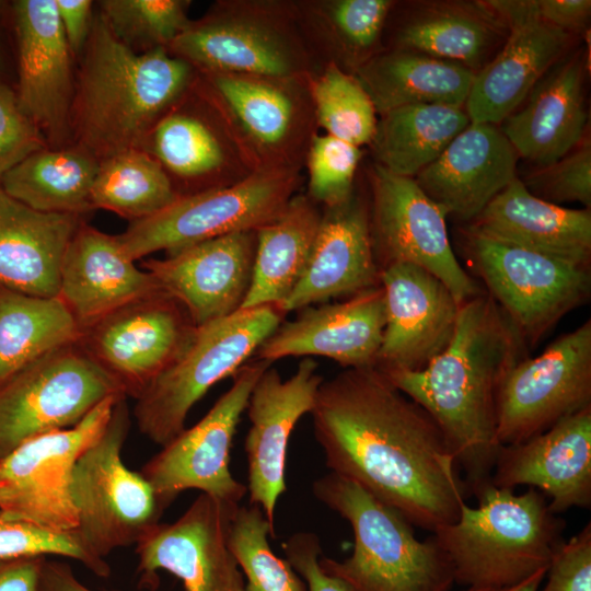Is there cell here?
Segmentation results:
<instances>
[{"instance_id":"obj_1","label":"cell","mask_w":591,"mask_h":591,"mask_svg":"<svg viewBox=\"0 0 591 591\" xmlns=\"http://www.w3.org/2000/svg\"><path fill=\"white\" fill-rule=\"evenodd\" d=\"M310 415L332 473L412 525L433 532L457 519L468 493L442 432L378 368L323 380Z\"/></svg>"},{"instance_id":"obj_2","label":"cell","mask_w":591,"mask_h":591,"mask_svg":"<svg viewBox=\"0 0 591 591\" xmlns=\"http://www.w3.org/2000/svg\"><path fill=\"white\" fill-rule=\"evenodd\" d=\"M520 333L484 291L462 302L448 346L416 371L383 372L436 422L468 495L490 482L501 448L496 401L508 370L526 356Z\"/></svg>"},{"instance_id":"obj_3","label":"cell","mask_w":591,"mask_h":591,"mask_svg":"<svg viewBox=\"0 0 591 591\" xmlns=\"http://www.w3.org/2000/svg\"><path fill=\"white\" fill-rule=\"evenodd\" d=\"M70 114L71 141L100 162L143 150L160 118L190 89L197 71L158 48L138 53L97 12L81 53Z\"/></svg>"},{"instance_id":"obj_4","label":"cell","mask_w":591,"mask_h":591,"mask_svg":"<svg viewBox=\"0 0 591 591\" xmlns=\"http://www.w3.org/2000/svg\"><path fill=\"white\" fill-rule=\"evenodd\" d=\"M464 501L457 519L432 537L451 563L454 580L466 587H509L548 565L565 541V521L547 498L529 487L522 494L490 482Z\"/></svg>"},{"instance_id":"obj_5","label":"cell","mask_w":591,"mask_h":591,"mask_svg":"<svg viewBox=\"0 0 591 591\" xmlns=\"http://www.w3.org/2000/svg\"><path fill=\"white\" fill-rule=\"evenodd\" d=\"M312 493L351 526L352 554L343 561L323 554L318 559L350 591L451 590L455 580L447 555L432 536L418 540L396 510L332 472L313 482Z\"/></svg>"},{"instance_id":"obj_6","label":"cell","mask_w":591,"mask_h":591,"mask_svg":"<svg viewBox=\"0 0 591 591\" xmlns=\"http://www.w3.org/2000/svg\"><path fill=\"white\" fill-rule=\"evenodd\" d=\"M167 51L197 72L268 77L316 72L294 1L217 2L201 19L190 21Z\"/></svg>"},{"instance_id":"obj_7","label":"cell","mask_w":591,"mask_h":591,"mask_svg":"<svg viewBox=\"0 0 591 591\" xmlns=\"http://www.w3.org/2000/svg\"><path fill=\"white\" fill-rule=\"evenodd\" d=\"M275 304L236 312L200 326L177 358L136 398L140 432L163 447L185 429L193 406L247 362L282 323Z\"/></svg>"},{"instance_id":"obj_8","label":"cell","mask_w":591,"mask_h":591,"mask_svg":"<svg viewBox=\"0 0 591 591\" xmlns=\"http://www.w3.org/2000/svg\"><path fill=\"white\" fill-rule=\"evenodd\" d=\"M312 76L197 72V84L254 172L301 171L318 127Z\"/></svg>"},{"instance_id":"obj_9","label":"cell","mask_w":591,"mask_h":591,"mask_svg":"<svg viewBox=\"0 0 591 591\" xmlns=\"http://www.w3.org/2000/svg\"><path fill=\"white\" fill-rule=\"evenodd\" d=\"M130 428L127 396H120L104 431L81 453L72 475L77 532L97 556L136 545L164 512L140 472L126 466L123 447Z\"/></svg>"},{"instance_id":"obj_10","label":"cell","mask_w":591,"mask_h":591,"mask_svg":"<svg viewBox=\"0 0 591 591\" xmlns=\"http://www.w3.org/2000/svg\"><path fill=\"white\" fill-rule=\"evenodd\" d=\"M464 247L487 293L526 347L538 343L590 296V267L493 237L470 225L464 230Z\"/></svg>"},{"instance_id":"obj_11","label":"cell","mask_w":591,"mask_h":591,"mask_svg":"<svg viewBox=\"0 0 591 591\" xmlns=\"http://www.w3.org/2000/svg\"><path fill=\"white\" fill-rule=\"evenodd\" d=\"M301 171L254 172L228 187L179 197L117 235L134 262L169 254L222 235L257 230L276 219L302 184Z\"/></svg>"},{"instance_id":"obj_12","label":"cell","mask_w":591,"mask_h":591,"mask_svg":"<svg viewBox=\"0 0 591 591\" xmlns=\"http://www.w3.org/2000/svg\"><path fill=\"white\" fill-rule=\"evenodd\" d=\"M120 385L77 343L31 362L0 384V460L23 442L70 428Z\"/></svg>"},{"instance_id":"obj_13","label":"cell","mask_w":591,"mask_h":591,"mask_svg":"<svg viewBox=\"0 0 591 591\" xmlns=\"http://www.w3.org/2000/svg\"><path fill=\"white\" fill-rule=\"evenodd\" d=\"M271 364L258 357L245 362L209 412L163 445L142 466L140 473L154 489L164 510L181 493L189 489L228 503H241L247 487L230 471V451L251 392Z\"/></svg>"},{"instance_id":"obj_14","label":"cell","mask_w":591,"mask_h":591,"mask_svg":"<svg viewBox=\"0 0 591 591\" xmlns=\"http://www.w3.org/2000/svg\"><path fill=\"white\" fill-rule=\"evenodd\" d=\"M120 396L106 398L70 428L23 442L0 460V511L10 519L48 529L76 530L78 515L72 498L76 463L104 431Z\"/></svg>"},{"instance_id":"obj_15","label":"cell","mask_w":591,"mask_h":591,"mask_svg":"<svg viewBox=\"0 0 591 591\" xmlns=\"http://www.w3.org/2000/svg\"><path fill=\"white\" fill-rule=\"evenodd\" d=\"M591 406V321L556 338L534 358L515 362L497 393L501 445L536 436Z\"/></svg>"},{"instance_id":"obj_16","label":"cell","mask_w":591,"mask_h":591,"mask_svg":"<svg viewBox=\"0 0 591 591\" xmlns=\"http://www.w3.org/2000/svg\"><path fill=\"white\" fill-rule=\"evenodd\" d=\"M370 183V229L380 270L394 263L421 267L441 280L460 304L483 291L455 257L447 212L415 178L374 163Z\"/></svg>"},{"instance_id":"obj_17","label":"cell","mask_w":591,"mask_h":591,"mask_svg":"<svg viewBox=\"0 0 591 591\" xmlns=\"http://www.w3.org/2000/svg\"><path fill=\"white\" fill-rule=\"evenodd\" d=\"M195 328L185 308L160 292L82 328L78 344L136 399L183 351Z\"/></svg>"},{"instance_id":"obj_18","label":"cell","mask_w":591,"mask_h":591,"mask_svg":"<svg viewBox=\"0 0 591 591\" xmlns=\"http://www.w3.org/2000/svg\"><path fill=\"white\" fill-rule=\"evenodd\" d=\"M239 505L200 494L175 521L153 526L136 544L142 588H157L158 571L164 570L182 580L185 591H246L229 546Z\"/></svg>"},{"instance_id":"obj_19","label":"cell","mask_w":591,"mask_h":591,"mask_svg":"<svg viewBox=\"0 0 591 591\" xmlns=\"http://www.w3.org/2000/svg\"><path fill=\"white\" fill-rule=\"evenodd\" d=\"M10 25L16 51L14 89L22 111L37 127L47 147L71 144L73 55L55 0L11 2Z\"/></svg>"},{"instance_id":"obj_20","label":"cell","mask_w":591,"mask_h":591,"mask_svg":"<svg viewBox=\"0 0 591 591\" xmlns=\"http://www.w3.org/2000/svg\"><path fill=\"white\" fill-rule=\"evenodd\" d=\"M143 151L162 166L179 197L228 187L254 173L197 77L152 128Z\"/></svg>"},{"instance_id":"obj_21","label":"cell","mask_w":591,"mask_h":591,"mask_svg":"<svg viewBox=\"0 0 591 591\" xmlns=\"http://www.w3.org/2000/svg\"><path fill=\"white\" fill-rule=\"evenodd\" d=\"M508 36L475 73L465 112L471 123L498 125L525 100L537 81L567 53L575 35L541 21L534 0H488Z\"/></svg>"},{"instance_id":"obj_22","label":"cell","mask_w":591,"mask_h":591,"mask_svg":"<svg viewBox=\"0 0 591 591\" xmlns=\"http://www.w3.org/2000/svg\"><path fill=\"white\" fill-rule=\"evenodd\" d=\"M323 380L316 361L305 357L287 380L271 366L267 368L248 398L250 428L244 443L248 503L259 507L274 529L278 500L287 490L290 436L302 416L313 409Z\"/></svg>"},{"instance_id":"obj_23","label":"cell","mask_w":591,"mask_h":591,"mask_svg":"<svg viewBox=\"0 0 591 591\" xmlns=\"http://www.w3.org/2000/svg\"><path fill=\"white\" fill-rule=\"evenodd\" d=\"M385 327L375 368L416 371L449 344L460 303L437 277L421 267L394 263L380 270Z\"/></svg>"},{"instance_id":"obj_24","label":"cell","mask_w":591,"mask_h":591,"mask_svg":"<svg viewBox=\"0 0 591 591\" xmlns=\"http://www.w3.org/2000/svg\"><path fill=\"white\" fill-rule=\"evenodd\" d=\"M256 244V230L241 231L196 243L163 259L144 260L141 267L200 326L241 309L252 281Z\"/></svg>"},{"instance_id":"obj_25","label":"cell","mask_w":591,"mask_h":591,"mask_svg":"<svg viewBox=\"0 0 591 591\" xmlns=\"http://www.w3.org/2000/svg\"><path fill=\"white\" fill-rule=\"evenodd\" d=\"M490 483L529 486L558 514L591 506V406L515 444L501 445Z\"/></svg>"},{"instance_id":"obj_26","label":"cell","mask_w":591,"mask_h":591,"mask_svg":"<svg viewBox=\"0 0 591 591\" xmlns=\"http://www.w3.org/2000/svg\"><path fill=\"white\" fill-rule=\"evenodd\" d=\"M384 327V292L379 285L343 302L300 310L255 355L271 363L286 357L321 356L346 369L375 367Z\"/></svg>"},{"instance_id":"obj_27","label":"cell","mask_w":591,"mask_h":591,"mask_svg":"<svg viewBox=\"0 0 591 591\" xmlns=\"http://www.w3.org/2000/svg\"><path fill=\"white\" fill-rule=\"evenodd\" d=\"M379 285L370 208L354 189L344 201L323 208L305 271L278 308L286 314Z\"/></svg>"},{"instance_id":"obj_28","label":"cell","mask_w":591,"mask_h":591,"mask_svg":"<svg viewBox=\"0 0 591 591\" xmlns=\"http://www.w3.org/2000/svg\"><path fill=\"white\" fill-rule=\"evenodd\" d=\"M586 49L567 53L533 86L500 129L518 157L538 167L571 151L586 136Z\"/></svg>"},{"instance_id":"obj_29","label":"cell","mask_w":591,"mask_h":591,"mask_svg":"<svg viewBox=\"0 0 591 591\" xmlns=\"http://www.w3.org/2000/svg\"><path fill=\"white\" fill-rule=\"evenodd\" d=\"M518 158L500 127L470 123L414 178L447 215L471 222L517 178Z\"/></svg>"},{"instance_id":"obj_30","label":"cell","mask_w":591,"mask_h":591,"mask_svg":"<svg viewBox=\"0 0 591 591\" xmlns=\"http://www.w3.org/2000/svg\"><path fill=\"white\" fill-rule=\"evenodd\" d=\"M160 292L157 279L124 253L117 235L81 223L63 255L57 296L81 329Z\"/></svg>"},{"instance_id":"obj_31","label":"cell","mask_w":591,"mask_h":591,"mask_svg":"<svg viewBox=\"0 0 591 591\" xmlns=\"http://www.w3.org/2000/svg\"><path fill=\"white\" fill-rule=\"evenodd\" d=\"M84 217L35 210L0 186V287L57 297L60 267Z\"/></svg>"},{"instance_id":"obj_32","label":"cell","mask_w":591,"mask_h":591,"mask_svg":"<svg viewBox=\"0 0 591 591\" xmlns=\"http://www.w3.org/2000/svg\"><path fill=\"white\" fill-rule=\"evenodd\" d=\"M526 248L590 267L591 211L552 204L514 178L468 224Z\"/></svg>"},{"instance_id":"obj_33","label":"cell","mask_w":591,"mask_h":591,"mask_svg":"<svg viewBox=\"0 0 591 591\" xmlns=\"http://www.w3.org/2000/svg\"><path fill=\"white\" fill-rule=\"evenodd\" d=\"M506 23L485 1L436 2L410 15L396 34L397 48L456 62L478 72L508 36Z\"/></svg>"},{"instance_id":"obj_34","label":"cell","mask_w":591,"mask_h":591,"mask_svg":"<svg viewBox=\"0 0 591 591\" xmlns=\"http://www.w3.org/2000/svg\"><path fill=\"white\" fill-rule=\"evenodd\" d=\"M354 76L380 116L394 108L416 104L463 108L475 72L456 62L395 48L379 51Z\"/></svg>"},{"instance_id":"obj_35","label":"cell","mask_w":591,"mask_h":591,"mask_svg":"<svg viewBox=\"0 0 591 591\" xmlns=\"http://www.w3.org/2000/svg\"><path fill=\"white\" fill-rule=\"evenodd\" d=\"M322 211L306 194H296L281 213L256 230L250 289L241 309L279 305L308 266Z\"/></svg>"},{"instance_id":"obj_36","label":"cell","mask_w":591,"mask_h":591,"mask_svg":"<svg viewBox=\"0 0 591 591\" xmlns=\"http://www.w3.org/2000/svg\"><path fill=\"white\" fill-rule=\"evenodd\" d=\"M100 161L82 147H45L0 178L13 198L43 212L85 217L94 210L91 190Z\"/></svg>"},{"instance_id":"obj_37","label":"cell","mask_w":591,"mask_h":591,"mask_svg":"<svg viewBox=\"0 0 591 591\" xmlns=\"http://www.w3.org/2000/svg\"><path fill=\"white\" fill-rule=\"evenodd\" d=\"M471 120L463 108L416 104L380 115L370 143L375 164L415 177L437 160Z\"/></svg>"},{"instance_id":"obj_38","label":"cell","mask_w":591,"mask_h":591,"mask_svg":"<svg viewBox=\"0 0 591 591\" xmlns=\"http://www.w3.org/2000/svg\"><path fill=\"white\" fill-rule=\"evenodd\" d=\"M394 2L390 0L294 1L297 21L313 57L355 71L378 54L376 45Z\"/></svg>"},{"instance_id":"obj_39","label":"cell","mask_w":591,"mask_h":591,"mask_svg":"<svg viewBox=\"0 0 591 591\" xmlns=\"http://www.w3.org/2000/svg\"><path fill=\"white\" fill-rule=\"evenodd\" d=\"M81 327L59 297L31 296L0 287V384L65 345Z\"/></svg>"},{"instance_id":"obj_40","label":"cell","mask_w":591,"mask_h":591,"mask_svg":"<svg viewBox=\"0 0 591 591\" xmlns=\"http://www.w3.org/2000/svg\"><path fill=\"white\" fill-rule=\"evenodd\" d=\"M179 196L162 166L143 150H127L100 162L91 190L94 209L131 222L150 218Z\"/></svg>"},{"instance_id":"obj_41","label":"cell","mask_w":591,"mask_h":591,"mask_svg":"<svg viewBox=\"0 0 591 591\" xmlns=\"http://www.w3.org/2000/svg\"><path fill=\"white\" fill-rule=\"evenodd\" d=\"M317 126L354 146L370 144L376 128L375 107L358 79L334 62L311 78Z\"/></svg>"},{"instance_id":"obj_42","label":"cell","mask_w":591,"mask_h":591,"mask_svg":"<svg viewBox=\"0 0 591 591\" xmlns=\"http://www.w3.org/2000/svg\"><path fill=\"white\" fill-rule=\"evenodd\" d=\"M262 509L255 505H239L233 513L229 546L246 578V591H308L302 577L287 559L271 549L268 537H275Z\"/></svg>"},{"instance_id":"obj_43","label":"cell","mask_w":591,"mask_h":591,"mask_svg":"<svg viewBox=\"0 0 591 591\" xmlns=\"http://www.w3.org/2000/svg\"><path fill=\"white\" fill-rule=\"evenodd\" d=\"M97 5L116 37L138 53L167 49L190 22L187 0H103Z\"/></svg>"},{"instance_id":"obj_44","label":"cell","mask_w":591,"mask_h":591,"mask_svg":"<svg viewBox=\"0 0 591 591\" xmlns=\"http://www.w3.org/2000/svg\"><path fill=\"white\" fill-rule=\"evenodd\" d=\"M59 556L78 560L100 578L111 576L105 558L95 555L77 530L60 531L5 517L0 511V559Z\"/></svg>"},{"instance_id":"obj_45","label":"cell","mask_w":591,"mask_h":591,"mask_svg":"<svg viewBox=\"0 0 591 591\" xmlns=\"http://www.w3.org/2000/svg\"><path fill=\"white\" fill-rule=\"evenodd\" d=\"M362 152L359 147L336 137L316 134L311 142L305 165L308 196L323 207L347 199Z\"/></svg>"},{"instance_id":"obj_46","label":"cell","mask_w":591,"mask_h":591,"mask_svg":"<svg viewBox=\"0 0 591 591\" xmlns=\"http://www.w3.org/2000/svg\"><path fill=\"white\" fill-rule=\"evenodd\" d=\"M528 190L546 201L591 206V142L584 138L556 162L538 167L522 181Z\"/></svg>"},{"instance_id":"obj_47","label":"cell","mask_w":591,"mask_h":591,"mask_svg":"<svg viewBox=\"0 0 591 591\" xmlns=\"http://www.w3.org/2000/svg\"><path fill=\"white\" fill-rule=\"evenodd\" d=\"M47 143L22 111L15 89L0 83V178L10 169Z\"/></svg>"},{"instance_id":"obj_48","label":"cell","mask_w":591,"mask_h":591,"mask_svg":"<svg viewBox=\"0 0 591 591\" xmlns=\"http://www.w3.org/2000/svg\"><path fill=\"white\" fill-rule=\"evenodd\" d=\"M537 591H591V523L555 552Z\"/></svg>"},{"instance_id":"obj_49","label":"cell","mask_w":591,"mask_h":591,"mask_svg":"<svg viewBox=\"0 0 591 591\" xmlns=\"http://www.w3.org/2000/svg\"><path fill=\"white\" fill-rule=\"evenodd\" d=\"M282 549L286 559L305 581L308 591H350L346 583L321 568L322 545L314 532L293 533L282 543Z\"/></svg>"},{"instance_id":"obj_50","label":"cell","mask_w":591,"mask_h":591,"mask_svg":"<svg viewBox=\"0 0 591 591\" xmlns=\"http://www.w3.org/2000/svg\"><path fill=\"white\" fill-rule=\"evenodd\" d=\"M537 18L575 35L587 27L591 14L590 0H534Z\"/></svg>"},{"instance_id":"obj_51","label":"cell","mask_w":591,"mask_h":591,"mask_svg":"<svg viewBox=\"0 0 591 591\" xmlns=\"http://www.w3.org/2000/svg\"><path fill=\"white\" fill-rule=\"evenodd\" d=\"M59 22L74 56H80L93 22L91 0H55Z\"/></svg>"},{"instance_id":"obj_52","label":"cell","mask_w":591,"mask_h":591,"mask_svg":"<svg viewBox=\"0 0 591 591\" xmlns=\"http://www.w3.org/2000/svg\"><path fill=\"white\" fill-rule=\"evenodd\" d=\"M45 558L47 557L0 559V591H38Z\"/></svg>"},{"instance_id":"obj_53","label":"cell","mask_w":591,"mask_h":591,"mask_svg":"<svg viewBox=\"0 0 591 591\" xmlns=\"http://www.w3.org/2000/svg\"><path fill=\"white\" fill-rule=\"evenodd\" d=\"M38 591H93L73 573L69 564L45 558L39 577ZM142 591H158L143 588Z\"/></svg>"},{"instance_id":"obj_54","label":"cell","mask_w":591,"mask_h":591,"mask_svg":"<svg viewBox=\"0 0 591 591\" xmlns=\"http://www.w3.org/2000/svg\"><path fill=\"white\" fill-rule=\"evenodd\" d=\"M546 570L537 571L525 580L509 587H466L463 591H537L545 578Z\"/></svg>"},{"instance_id":"obj_55","label":"cell","mask_w":591,"mask_h":591,"mask_svg":"<svg viewBox=\"0 0 591 591\" xmlns=\"http://www.w3.org/2000/svg\"><path fill=\"white\" fill-rule=\"evenodd\" d=\"M0 83L11 84L10 59L0 38Z\"/></svg>"}]
</instances>
